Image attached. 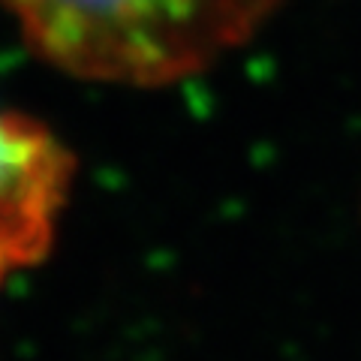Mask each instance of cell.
<instances>
[{"label": "cell", "instance_id": "cell-1", "mask_svg": "<svg viewBox=\"0 0 361 361\" xmlns=\"http://www.w3.org/2000/svg\"><path fill=\"white\" fill-rule=\"evenodd\" d=\"M54 66L111 85H172L238 49L283 0H0Z\"/></svg>", "mask_w": 361, "mask_h": 361}, {"label": "cell", "instance_id": "cell-2", "mask_svg": "<svg viewBox=\"0 0 361 361\" xmlns=\"http://www.w3.org/2000/svg\"><path fill=\"white\" fill-rule=\"evenodd\" d=\"M73 180L49 127L0 106V277L45 259Z\"/></svg>", "mask_w": 361, "mask_h": 361}]
</instances>
